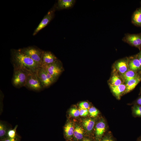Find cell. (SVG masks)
Listing matches in <instances>:
<instances>
[{"label": "cell", "instance_id": "1", "mask_svg": "<svg viewBox=\"0 0 141 141\" xmlns=\"http://www.w3.org/2000/svg\"><path fill=\"white\" fill-rule=\"evenodd\" d=\"M11 55L14 68L21 69L29 74H38L41 66L30 57L15 49L11 50Z\"/></svg>", "mask_w": 141, "mask_h": 141}, {"label": "cell", "instance_id": "2", "mask_svg": "<svg viewBox=\"0 0 141 141\" xmlns=\"http://www.w3.org/2000/svg\"><path fill=\"white\" fill-rule=\"evenodd\" d=\"M18 50L28 56L42 67V59L43 51L34 46H29Z\"/></svg>", "mask_w": 141, "mask_h": 141}, {"label": "cell", "instance_id": "3", "mask_svg": "<svg viewBox=\"0 0 141 141\" xmlns=\"http://www.w3.org/2000/svg\"><path fill=\"white\" fill-rule=\"evenodd\" d=\"M29 74L20 69L14 68L12 83L15 87L20 88L25 86L27 77Z\"/></svg>", "mask_w": 141, "mask_h": 141}, {"label": "cell", "instance_id": "4", "mask_svg": "<svg viewBox=\"0 0 141 141\" xmlns=\"http://www.w3.org/2000/svg\"><path fill=\"white\" fill-rule=\"evenodd\" d=\"M25 86L36 91H40L44 88L38 74H28Z\"/></svg>", "mask_w": 141, "mask_h": 141}, {"label": "cell", "instance_id": "5", "mask_svg": "<svg viewBox=\"0 0 141 141\" xmlns=\"http://www.w3.org/2000/svg\"><path fill=\"white\" fill-rule=\"evenodd\" d=\"M60 64V61L58 60L51 64H43L41 67L46 71L57 79L62 71V67Z\"/></svg>", "mask_w": 141, "mask_h": 141}, {"label": "cell", "instance_id": "6", "mask_svg": "<svg viewBox=\"0 0 141 141\" xmlns=\"http://www.w3.org/2000/svg\"><path fill=\"white\" fill-rule=\"evenodd\" d=\"M55 5L48 12L34 31L33 35H35L40 30L46 27L53 19L56 9Z\"/></svg>", "mask_w": 141, "mask_h": 141}, {"label": "cell", "instance_id": "7", "mask_svg": "<svg viewBox=\"0 0 141 141\" xmlns=\"http://www.w3.org/2000/svg\"><path fill=\"white\" fill-rule=\"evenodd\" d=\"M122 40L130 45L137 48L140 51L141 33L137 34H127L123 38Z\"/></svg>", "mask_w": 141, "mask_h": 141}, {"label": "cell", "instance_id": "8", "mask_svg": "<svg viewBox=\"0 0 141 141\" xmlns=\"http://www.w3.org/2000/svg\"><path fill=\"white\" fill-rule=\"evenodd\" d=\"M106 128L105 122L103 119H101L96 123L95 127V141H100L104 135Z\"/></svg>", "mask_w": 141, "mask_h": 141}, {"label": "cell", "instance_id": "9", "mask_svg": "<svg viewBox=\"0 0 141 141\" xmlns=\"http://www.w3.org/2000/svg\"><path fill=\"white\" fill-rule=\"evenodd\" d=\"M128 61V57L125 58L117 61L114 65V70L119 75L124 74L129 69Z\"/></svg>", "mask_w": 141, "mask_h": 141}, {"label": "cell", "instance_id": "10", "mask_svg": "<svg viewBox=\"0 0 141 141\" xmlns=\"http://www.w3.org/2000/svg\"><path fill=\"white\" fill-rule=\"evenodd\" d=\"M128 65L130 69L138 73L141 72V65L136 55L128 57Z\"/></svg>", "mask_w": 141, "mask_h": 141}, {"label": "cell", "instance_id": "11", "mask_svg": "<svg viewBox=\"0 0 141 141\" xmlns=\"http://www.w3.org/2000/svg\"><path fill=\"white\" fill-rule=\"evenodd\" d=\"M109 86L112 93L118 99H120L121 96L125 94L126 89L125 84L123 83L118 86Z\"/></svg>", "mask_w": 141, "mask_h": 141}, {"label": "cell", "instance_id": "12", "mask_svg": "<svg viewBox=\"0 0 141 141\" xmlns=\"http://www.w3.org/2000/svg\"><path fill=\"white\" fill-rule=\"evenodd\" d=\"M58 60L56 57L51 52L44 51L42 59V65L54 63Z\"/></svg>", "mask_w": 141, "mask_h": 141}, {"label": "cell", "instance_id": "13", "mask_svg": "<svg viewBox=\"0 0 141 141\" xmlns=\"http://www.w3.org/2000/svg\"><path fill=\"white\" fill-rule=\"evenodd\" d=\"M38 75L44 88L49 86L52 84L48 77L45 71L42 67L39 69Z\"/></svg>", "mask_w": 141, "mask_h": 141}, {"label": "cell", "instance_id": "14", "mask_svg": "<svg viewBox=\"0 0 141 141\" xmlns=\"http://www.w3.org/2000/svg\"><path fill=\"white\" fill-rule=\"evenodd\" d=\"M141 81V74H139L136 78L132 79L125 83L126 89L125 94L133 90Z\"/></svg>", "mask_w": 141, "mask_h": 141}, {"label": "cell", "instance_id": "15", "mask_svg": "<svg viewBox=\"0 0 141 141\" xmlns=\"http://www.w3.org/2000/svg\"><path fill=\"white\" fill-rule=\"evenodd\" d=\"M75 1V0H58L55 4L56 9L62 10L70 8L73 7Z\"/></svg>", "mask_w": 141, "mask_h": 141}, {"label": "cell", "instance_id": "16", "mask_svg": "<svg viewBox=\"0 0 141 141\" xmlns=\"http://www.w3.org/2000/svg\"><path fill=\"white\" fill-rule=\"evenodd\" d=\"M85 132L84 130L78 124L75 125L73 138V141H81L85 138Z\"/></svg>", "mask_w": 141, "mask_h": 141}, {"label": "cell", "instance_id": "17", "mask_svg": "<svg viewBox=\"0 0 141 141\" xmlns=\"http://www.w3.org/2000/svg\"><path fill=\"white\" fill-rule=\"evenodd\" d=\"M11 128H12V127L11 125L5 121L0 120V140L7 137L8 131Z\"/></svg>", "mask_w": 141, "mask_h": 141}, {"label": "cell", "instance_id": "18", "mask_svg": "<svg viewBox=\"0 0 141 141\" xmlns=\"http://www.w3.org/2000/svg\"><path fill=\"white\" fill-rule=\"evenodd\" d=\"M95 123V120L91 118L84 119L82 122V125L87 134H91L94 127Z\"/></svg>", "mask_w": 141, "mask_h": 141}, {"label": "cell", "instance_id": "19", "mask_svg": "<svg viewBox=\"0 0 141 141\" xmlns=\"http://www.w3.org/2000/svg\"><path fill=\"white\" fill-rule=\"evenodd\" d=\"M74 129L73 123L71 121L68 122L64 127L65 136L67 140H71L73 138Z\"/></svg>", "mask_w": 141, "mask_h": 141}, {"label": "cell", "instance_id": "20", "mask_svg": "<svg viewBox=\"0 0 141 141\" xmlns=\"http://www.w3.org/2000/svg\"><path fill=\"white\" fill-rule=\"evenodd\" d=\"M139 74L138 73L129 69L124 74L119 75L123 81L126 83L128 81L137 77Z\"/></svg>", "mask_w": 141, "mask_h": 141}, {"label": "cell", "instance_id": "21", "mask_svg": "<svg viewBox=\"0 0 141 141\" xmlns=\"http://www.w3.org/2000/svg\"><path fill=\"white\" fill-rule=\"evenodd\" d=\"M132 21L135 25L141 27V7L137 9L134 12L132 16Z\"/></svg>", "mask_w": 141, "mask_h": 141}, {"label": "cell", "instance_id": "22", "mask_svg": "<svg viewBox=\"0 0 141 141\" xmlns=\"http://www.w3.org/2000/svg\"><path fill=\"white\" fill-rule=\"evenodd\" d=\"M109 81V85L118 86L123 83L120 75L116 71L114 70Z\"/></svg>", "mask_w": 141, "mask_h": 141}, {"label": "cell", "instance_id": "23", "mask_svg": "<svg viewBox=\"0 0 141 141\" xmlns=\"http://www.w3.org/2000/svg\"><path fill=\"white\" fill-rule=\"evenodd\" d=\"M133 115L135 117H141V106L134 104L132 108Z\"/></svg>", "mask_w": 141, "mask_h": 141}, {"label": "cell", "instance_id": "24", "mask_svg": "<svg viewBox=\"0 0 141 141\" xmlns=\"http://www.w3.org/2000/svg\"><path fill=\"white\" fill-rule=\"evenodd\" d=\"M18 127V125H16L14 128H12L10 129L7 132V137L13 138L17 136L18 135L17 133L16 130Z\"/></svg>", "mask_w": 141, "mask_h": 141}, {"label": "cell", "instance_id": "25", "mask_svg": "<svg viewBox=\"0 0 141 141\" xmlns=\"http://www.w3.org/2000/svg\"><path fill=\"white\" fill-rule=\"evenodd\" d=\"M100 141H116L110 133L108 132L104 135Z\"/></svg>", "mask_w": 141, "mask_h": 141}, {"label": "cell", "instance_id": "26", "mask_svg": "<svg viewBox=\"0 0 141 141\" xmlns=\"http://www.w3.org/2000/svg\"><path fill=\"white\" fill-rule=\"evenodd\" d=\"M88 110L90 116L93 118L97 116L99 112L98 110L94 107H91Z\"/></svg>", "mask_w": 141, "mask_h": 141}, {"label": "cell", "instance_id": "27", "mask_svg": "<svg viewBox=\"0 0 141 141\" xmlns=\"http://www.w3.org/2000/svg\"><path fill=\"white\" fill-rule=\"evenodd\" d=\"M69 113L70 116L73 117H77L80 115L79 110L75 108H71L69 110Z\"/></svg>", "mask_w": 141, "mask_h": 141}, {"label": "cell", "instance_id": "28", "mask_svg": "<svg viewBox=\"0 0 141 141\" xmlns=\"http://www.w3.org/2000/svg\"><path fill=\"white\" fill-rule=\"evenodd\" d=\"M80 109H88L90 107L89 103L87 102L84 101L80 103L79 104Z\"/></svg>", "mask_w": 141, "mask_h": 141}, {"label": "cell", "instance_id": "29", "mask_svg": "<svg viewBox=\"0 0 141 141\" xmlns=\"http://www.w3.org/2000/svg\"><path fill=\"white\" fill-rule=\"evenodd\" d=\"M21 137L18 135L16 137L11 138L8 137L0 140V141H20Z\"/></svg>", "mask_w": 141, "mask_h": 141}, {"label": "cell", "instance_id": "30", "mask_svg": "<svg viewBox=\"0 0 141 141\" xmlns=\"http://www.w3.org/2000/svg\"><path fill=\"white\" fill-rule=\"evenodd\" d=\"M79 115L82 116H85L87 115L89 113L88 109H80L79 110Z\"/></svg>", "mask_w": 141, "mask_h": 141}, {"label": "cell", "instance_id": "31", "mask_svg": "<svg viewBox=\"0 0 141 141\" xmlns=\"http://www.w3.org/2000/svg\"><path fill=\"white\" fill-rule=\"evenodd\" d=\"M135 104L141 106V95L136 100Z\"/></svg>", "mask_w": 141, "mask_h": 141}, {"label": "cell", "instance_id": "32", "mask_svg": "<svg viewBox=\"0 0 141 141\" xmlns=\"http://www.w3.org/2000/svg\"><path fill=\"white\" fill-rule=\"evenodd\" d=\"M136 55L141 65V51H140L139 52L136 54Z\"/></svg>", "mask_w": 141, "mask_h": 141}, {"label": "cell", "instance_id": "33", "mask_svg": "<svg viewBox=\"0 0 141 141\" xmlns=\"http://www.w3.org/2000/svg\"><path fill=\"white\" fill-rule=\"evenodd\" d=\"M71 141H73L71 140ZM81 141H93L92 139L89 138H85L83 140Z\"/></svg>", "mask_w": 141, "mask_h": 141}, {"label": "cell", "instance_id": "34", "mask_svg": "<svg viewBox=\"0 0 141 141\" xmlns=\"http://www.w3.org/2000/svg\"><path fill=\"white\" fill-rule=\"evenodd\" d=\"M137 141H141V136L138 138Z\"/></svg>", "mask_w": 141, "mask_h": 141}, {"label": "cell", "instance_id": "35", "mask_svg": "<svg viewBox=\"0 0 141 141\" xmlns=\"http://www.w3.org/2000/svg\"><path fill=\"white\" fill-rule=\"evenodd\" d=\"M141 94V88L140 89V93H139V95H140Z\"/></svg>", "mask_w": 141, "mask_h": 141}, {"label": "cell", "instance_id": "36", "mask_svg": "<svg viewBox=\"0 0 141 141\" xmlns=\"http://www.w3.org/2000/svg\"><path fill=\"white\" fill-rule=\"evenodd\" d=\"M139 74H141V72H140V73H139Z\"/></svg>", "mask_w": 141, "mask_h": 141}, {"label": "cell", "instance_id": "37", "mask_svg": "<svg viewBox=\"0 0 141 141\" xmlns=\"http://www.w3.org/2000/svg\"></svg>", "mask_w": 141, "mask_h": 141}]
</instances>
